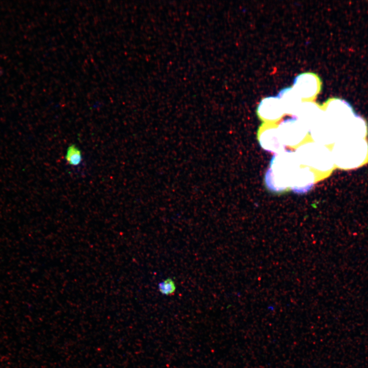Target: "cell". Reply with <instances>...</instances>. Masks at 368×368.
<instances>
[{"mask_svg":"<svg viewBox=\"0 0 368 368\" xmlns=\"http://www.w3.org/2000/svg\"><path fill=\"white\" fill-rule=\"evenodd\" d=\"M65 159L71 166L78 167L83 161L82 152L76 145L71 144L68 147Z\"/></svg>","mask_w":368,"mask_h":368,"instance_id":"1","label":"cell"},{"mask_svg":"<svg viewBox=\"0 0 368 368\" xmlns=\"http://www.w3.org/2000/svg\"><path fill=\"white\" fill-rule=\"evenodd\" d=\"M159 291L164 295L170 296L175 293L176 290V285L171 278H167L160 282L158 285Z\"/></svg>","mask_w":368,"mask_h":368,"instance_id":"2","label":"cell"}]
</instances>
